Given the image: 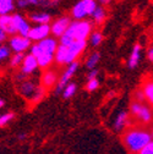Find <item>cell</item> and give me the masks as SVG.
I'll return each instance as SVG.
<instances>
[{"label": "cell", "instance_id": "6da1fadb", "mask_svg": "<svg viewBox=\"0 0 153 154\" xmlns=\"http://www.w3.org/2000/svg\"><path fill=\"white\" fill-rule=\"evenodd\" d=\"M92 33V23L89 21H72L69 29L60 37V45L70 47L76 41H86Z\"/></svg>", "mask_w": 153, "mask_h": 154}, {"label": "cell", "instance_id": "7a4b0ae2", "mask_svg": "<svg viewBox=\"0 0 153 154\" xmlns=\"http://www.w3.org/2000/svg\"><path fill=\"white\" fill-rule=\"evenodd\" d=\"M152 141V134L142 128H131L127 130L124 136L123 142L125 147L131 153H140L149 142Z\"/></svg>", "mask_w": 153, "mask_h": 154}, {"label": "cell", "instance_id": "3957f363", "mask_svg": "<svg viewBox=\"0 0 153 154\" xmlns=\"http://www.w3.org/2000/svg\"><path fill=\"white\" fill-rule=\"evenodd\" d=\"M95 0H80V2L72 8V17L76 21L83 20L87 16H92L97 9Z\"/></svg>", "mask_w": 153, "mask_h": 154}, {"label": "cell", "instance_id": "277c9868", "mask_svg": "<svg viewBox=\"0 0 153 154\" xmlns=\"http://www.w3.org/2000/svg\"><path fill=\"white\" fill-rule=\"evenodd\" d=\"M130 109H131V114H132L139 121L147 124V122H149V121L152 120V111H151V109H149L147 105H145L143 103L133 102V103L131 104Z\"/></svg>", "mask_w": 153, "mask_h": 154}, {"label": "cell", "instance_id": "5b68a950", "mask_svg": "<svg viewBox=\"0 0 153 154\" xmlns=\"http://www.w3.org/2000/svg\"><path fill=\"white\" fill-rule=\"evenodd\" d=\"M31 54L36 56V59L38 61V66L42 67V69L49 67L54 61V54L43 51L39 47H38V44H34L31 48Z\"/></svg>", "mask_w": 153, "mask_h": 154}, {"label": "cell", "instance_id": "8992f818", "mask_svg": "<svg viewBox=\"0 0 153 154\" xmlns=\"http://www.w3.org/2000/svg\"><path fill=\"white\" fill-rule=\"evenodd\" d=\"M77 69H79V63L77 61H75V63L69 65V67L63 72L60 80L58 82V86H56V93H60V92L64 91V88L67 86V82L72 79V76L75 75V72Z\"/></svg>", "mask_w": 153, "mask_h": 154}, {"label": "cell", "instance_id": "52a82bcc", "mask_svg": "<svg viewBox=\"0 0 153 154\" xmlns=\"http://www.w3.org/2000/svg\"><path fill=\"white\" fill-rule=\"evenodd\" d=\"M86 41H76L70 47H67V64H72L76 61V59L82 54V51L86 49Z\"/></svg>", "mask_w": 153, "mask_h": 154}, {"label": "cell", "instance_id": "ba28073f", "mask_svg": "<svg viewBox=\"0 0 153 154\" xmlns=\"http://www.w3.org/2000/svg\"><path fill=\"white\" fill-rule=\"evenodd\" d=\"M31 47V39L28 37L14 35L10 39V48L15 53H23Z\"/></svg>", "mask_w": 153, "mask_h": 154}, {"label": "cell", "instance_id": "9c48e42d", "mask_svg": "<svg viewBox=\"0 0 153 154\" xmlns=\"http://www.w3.org/2000/svg\"><path fill=\"white\" fill-rule=\"evenodd\" d=\"M71 18L67 17V16H63L60 18H58L52 26H50V29H52V33L55 35V37H61L63 34H65V32L69 29L70 25H71Z\"/></svg>", "mask_w": 153, "mask_h": 154}, {"label": "cell", "instance_id": "30bf717a", "mask_svg": "<svg viewBox=\"0 0 153 154\" xmlns=\"http://www.w3.org/2000/svg\"><path fill=\"white\" fill-rule=\"evenodd\" d=\"M49 33H52L50 26L49 25H38L33 28H31L28 38L31 41H36V42H41L45 38H48Z\"/></svg>", "mask_w": 153, "mask_h": 154}, {"label": "cell", "instance_id": "8fae6325", "mask_svg": "<svg viewBox=\"0 0 153 154\" xmlns=\"http://www.w3.org/2000/svg\"><path fill=\"white\" fill-rule=\"evenodd\" d=\"M14 21L16 25V29L18 35H22V37H28L30 31H31V26L28 23V21L21 15H14Z\"/></svg>", "mask_w": 153, "mask_h": 154}, {"label": "cell", "instance_id": "7c38bea8", "mask_svg": "<svg viewBox=\"0 0 153 154\" xmlns=\"http://www.w3.org/2000/svg\"><path fill=\"white\" fill-rule=\"evenodd\" d=\"M0 28H2L6 34L14 35L15 33H17L16 25L14 21V15L0 16Z\"/></svg>", "mask_w": 153, "mask_h": 154}, {"label": "cell", "instance_id": "4fadbf2b", "mask_svg": "<svg viewBox=\"0 0 153 154\" xmlns=\"http://www.w3.org/2000/svg\"><path fill=\"white\" fill-rule=\"evenodd\" d=\"M38 67V61L36 59V56L32 54H28L25 56L22 66H21V73L23 75H31L36 71V69Z\"/></svg>", "mask_w": 153, "mask_h": 154}, {"label": "cell", "instance_id": "5bb4252c", "mask_svg": "<svg viewBox=\"0 0 153 154\" xmlns=\"http://www.w3.org/2000/svg\"><path fill=\"white\" fill-rule=\"evenodd\" d=\"M37 88L38 87L34 85V82L28 81V80H23L20 83V86H18V92H20L23 97H26L31 100L32 97L34 95V93H36V91H37Z\"/></svg>", "mask_w": 153, "mask_h": 154}, {"label": "cell", "instance_id": "9a60e30c", "mask_svg": "<svg viewBox=\"0 0 153 154\" xmlns=\"http://www.w3.org/2000/svg\"><path fill=\"white\" fill-rule=\"evenodd\" d=\"M56 81H58V76H56V73L50 71V70H47L42 75L41 83H42V87L44 89H49V88H52L56 83Z\"/></svg>", "mask_w": 153, "mask_h": 154}, {"label": "cell", "instance_id": "2e32d148", "mask_svg": "<svg viewBox=\"0 0 153 154\" xmlns=\"http://www.w3.org/2000/svg\"><path fill=\"white\" fill-rule=\"evenodd\" d=\"M37 44L43 51H47V53H50V54H55L56 49H58V47H59L58 42H56L54 38H50V37L45 38V39H43L41 42H38Z\"/></svg>", "mask_w": 153, "mask_h": 154}, {"label": "cell", "instance_id": "e0dca14e", "mask_svg": "<svg viewBox=\"0 0 153 154\" xmlns=\"http://www.w3.org/2000/svg\"><path fill=\"white\" fill-rule=\"evenodd\" d=\"M140 57H141V45L140 44H136L135 47L132 48L131 54H130V57H129V61H127L129 67L130 69H135L139 65Z\"/></svg>", "mask_w": 153, "mask_h": 154}, {"label": "cell", "instance_id": "ac0fdd59", "mask_svg": "<svg viewBox=\"0 0 153 154\" xmlns=\"http://www.w3.org/2000/svg\"><path fill=\"white\" fill-rule=\"evenodd\" d=\"M54 61L58 65H65L67 64V47L59 45L54 54Z\"/></svg>", "mask_w": 153, "mask_h": 154}, {"label": "cell", "instance_id": "d6986e66", "mask_svg": "<svg viewBox=\"0 0 153 154\" xmlns=\"http://www.w3.org/2000/svg\"><path fill=\"white\" fill-rule=\"evenodd\" d=\"M129 121V115L126 111H121L119 112V115L117 116L115 121H114V130L115 131H123L125 128V126L127 125Z\"/></svg>", "mask_w": 153, "mask_h": 154}, {"label": "cell", "instance_id": "ffe728a7", "mask_svg": "<svg viewBox=\"0 0 153 154\" xmlns=\"http://www.w3.org/2000/svg\"><path fill=\"white\" fill-rule=\"evenodd\" d=\"M142 93L145 99L153 105V80H148L143 83V88H142Z\"/></svg>", "mask_w": 153, "mask_h": 154}, {"label": "cell", "instance_id": "44dd1931", "mask_svg": "<svg viewBox=\"0 0 153 154\" xmlns=\"http://www.w3.org/2000/svg\"><path fill=\"white\" fill-rule=\"evenodd\" d=\"M30 20L38 23V25H48L50 21V15L47 12H37V14H31Z\"/></svg>", "mask_w": 153, "mask_h": 154}, {"label": "cell", "instance_id": "7402d4cb", "mask_svg": "<svg viewBox=\"0 0 153 154\" xmlns=\"http://www.w3.org/2000/svg\"><path fill=\"white\" fill-rule=\"evenodd\" d=\"M14 8H15L14 0H0V16L10 15Z\"/></svg>", "mask_w": 153, "mask_h": 154}, {"label": "cell", "instance_id": "603a6c76", "mask_svg": "<svg viewBox=\"0 0 153 154\" xmlns=\"http://www.w3.org/2000/svg\"><path fill=\"white\" fill-rule=\"evenodd\" d=\"M99 59H101V54H99V53H97V51H95V53H92V54L88 56L87 61H86V66H87V69H89V70H94L95 65L99 63Z\"/></svg>", "mask_w": 153, "mask_h": 154}, {"label": "cell", "instance_id": "cb8c5ba5", "mask_svg": "<svg viewBox=\"0 0 153 154\" xmlns=\"http://www.w3.org/2000/svg\"><path fill=\"white\" fill-rule=\"evenodd\" d=\"M103 41V34L99 31H94L91 33L89 35V42L92 44V47H98Z\"/></svg>", "mask_w": 153, "mask_h": 154}, {"label": "cell", "instance_id": "d4e9b609", "mask_svg": "<svg viewBox=\"0 0 153 154\" xmlns=\"http://www.w3.org/2000/svg\"><path fill=\"white\" fill-rule=\"evenodd\" d=\"M92 17L95 21V23H102L104 21V18H105V10L102 6H98L97 9H95V11L93 12Z\"/></svg>", "mask_w": 153, "mask_h": 154}, {"label": "cell", "instance_id": "484cf974", "mask_svg": "<svg viewBox=\"0 0 153 154\" xmlns=\"http://www.w3.org/2000/svg\"><path fill=\"white\" fill-rule=\"evenodd\" d=\"M43 0H17L16 5L18 8H26L30 5H42Z\"/></svg>", "mask_w": 153, "mask_h": 154}, {"label": "cell", "instance_id": "4316f807", "mask_svg": "<svg viewBox=\"0 0 153 154\" xmlns=\"http://www.w3.org/2000/svg\"><path fill=\"white\" fill-rule=\"evenodd\" d=\"M75 92H76V85L75 83H67V86L63 91V97L65 99H67V98L72 97V95L75 94Z\"/></svg>", "mask_w": 153, "mask_h": 154}, {"label": "cell", "instance_id": "83f0119b", "mask_svg": "<svg viewBox=\"0 0 153 154\" xmlns=\"http://www.w3.org/2000/svg\"><path fill=\"white\" fill-rule=\"evenodd\" d=\"M23 59H25V55L23 53H15V55L12 56L11 59V66H18L20 64L23 63Z\"/></svg>", "mask_w": 153, "mask_h": 154}, {"label": "cell", "instance_id": "f1b7e54d", "mask_svg": "<svg viewBox=\"0 0 153 154\" xmlns=\"http://www.w3.org/2000/svg\"><path fill=\"white\" fill-rule=\"evenodd\" d=\"M44 88L41 86V87H38L37 88V91H36V93H34V95L32 97V102H38V100H41V99H43V95H44Z\"/></svg>", "mask_w": 153, "mask_h": 154}, {"label": "cell", "instance_id": "f546056e", "mask_svg": "<svg viewBox=\"0 0 153 154\" xmlns=\"http://www.w3.org/2000/svg\"><path fill=\"white\" fill-rule=\"evenodd\" d=\"M14 119V114L11 112H8V114H4V115H0V126H4L6 125L9 121H11Z\"/></svg>", "mask_w": 153, "mask_h": 154}, {"label": "cell", "instance_id": "4dcf8cb0", "mask_svg": "<svg viewBox=\"0 0 153 154\" xmlns=\"http://www.w3.org/2000/svg\"><path fill=\"white\" fill-rule=\"evenodd\" d=\"M98 87H99V82H98L97 79L91 80V81H88V83H87V91H88V92H93V91L97 89Z\"/></svg>", "mask_w": 153, "mask_h": 154}, {"label": "cell", "instance_id": "1f68e13d", "mask_svg": "<svg viewBox=\"0 0 153 154\" xmlns=\"http://www.w3.org/2000/svg\"><path fill=\"white\" fill-rule=\"evenodd\" d=\"M139 154H153V140H152Z\"/></svg>", "mask_w": 153, "mask_h": 154}, {"label": "cell", "instance_id": "d6a6232c", "mask_svg": "<svg viewBox=\"0 0 153 154\" xmlns=\"http://www.w3.org/2000/svg\"><path fill=\"white\" fill-rule=\"evenodd\" d=\"M9 55H10V50H9L8 48L0 47V61L4 60V59H6V57H9Z\"/></svg>", "mask_w": 153, "mask_h": 154}, {"label": "cell", "instance_id": "836d02e7", "mask_svg": "<svg viewBox=\"0 0 153 154\" xmlns=\"http://www.w3.org/2000/svg\"><path fill=\"white\" fill-rule=\"evenodd\" d=\"M97 75H98V71H97V70H91V71H89V73H88V76H87L88 81L97 79Z\"/></svg>", "mask_w": 153, "mask_h": 154}, {"label": "cell", "instance_id": "e575fe53", "mask_svg": "<svg viewBox=\"0 0 153 154\" xmlns=\"http://www.w3.org/2000/svg\"><path fill=\"white\" fill-rule=\"evenodd\" d=\"M147 57H148V60L153 63V47H151L148 49V53H147Z\"/></svg>", "mask_w": 153, "mask_h": 154}, {"label": "cell", "instance_id": "d590c367", "mask_svg": "<svg viewBox=\"0 0 153 154\" xmlns=\"http://www.w3.org/2000/svg\"><path fill=\"white\" fill-rule=\"evenodd\" d=\"M6 35H8V34H6V33H5V32H4L2 28H0V43H2L3 41H5V39H6Z\"/></svg>", "mask_w": 153, "mask_h": 154}, {"label": "cell", "instance_id": "8d00e7d4", "mask_svg": "<svg viewBox=\"0 0 153 154\" xmlns=\"http://www.w3.org/2000/svg\"><path fill=\"white\" fill-rule=\"evenodd\" d=\"M95 2H98V3H101V4H103V5H105V4H108L110 0H95Z\"/></svg>", "mask_w": 153, "mask_h": 154}, {"label": "cell", "instance_id": "74e56055", "mask_svg": "<svg viewBox=\"0 0 153 154\" xmlns=\"http://www.w3.org/2000/svg\"><path fill=\"white\" fill-rule=\"evenodd\" d=\"M5 105V102H4V99H0V108H3Z\"/></svg>", "mask_w": 153, "mask_h": 154}, {"label": "cell", "instance_id": "f35d334b", "mask_svg": "<svg viewBox=\"0 0 153 154\" xmlns=\"http://www.w3.org/2000/svg\"><path fill=\"white\" fill-rule=\"evenodd\" d=\"M25 138V134H20V140H23Z\"/></svg>", "mask_w": 153, "mask_h": 154}, {"label": "cell", "instance_id": "ab89813d", "mask_svg": "<svg viewBox=\"0 0 153 154\" xmlns=\"http://www.w3.org/2000/svg\"><path fill=\"white\" fill-rule=\"evenodd\" d=\"M151 134H152V138H153V131H152V132H151Z\"/></svg>", "mask_w": 153, "mask_h": 154}]
</instances>
